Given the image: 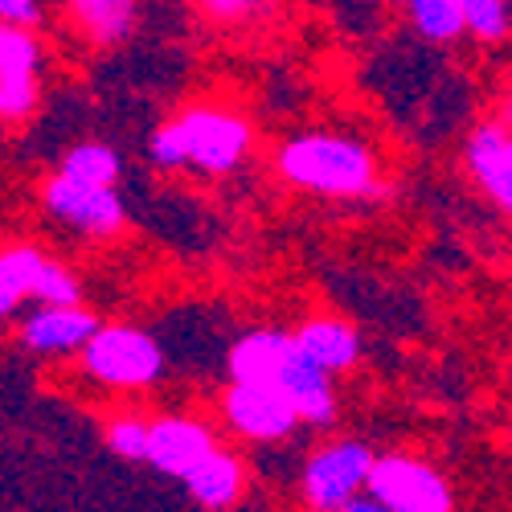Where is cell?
Returning <instances> with one entry per match:
<instances>
[{"label":"cell","mask_w":512,"mask_h":512,"mask_svg":"<svg viewBox=\"0 0 512 512\" xmlns=\"http://www.w3.org/2000/svg\"><path fill=\"white\" fill-rule=\"evenodd\" d=\"M279 173L308 193L324 197H361L377 185V164L365 144L345 136H295L279 148Z\"/></svg>","instance_id":"cell-1"},{"label":"cell","mask_w":512,"mask_h":512,"mask_svg":"<svg viewBox=\"0 0 512 512\" xmlns=\"http://www.w3.org/2000/svg\"><path fill=\"white\" fill-rule=\"evenodd\" d=\"M78 353H82V369L115 390H144L164 369L156 336L132 324H99V332Z\"/></svg>","instance_id":"cell-2"},{"label":"cell","mask_w":512,"mask_h":512,"mask_svg":"<svg viewBox=\"0 0 512 512\" xmlns=\"http://www.w3.org/2000/svg\"><path fill=\"white\" fill-rule=\"evenodd\" d=\"M173 127L185 148V164L201 173H230L250 148V123L222 107H193L173 119Z\"/></svg>","instance_id":"cell-3"},{"label":"cell","mask_w":512,"mask_h":512,"mask_svg":"<svg viewBox=\"0 0 512 512\" xmlns=\"http://www.w3.org/2000/svg\"><path fill=\"white\" fill-rule=\"evenodd\" d=\"M373 463H377V455L357 439H340V443L320 447L304 467V500L324 512H345V504L357 492H369Z\"/></svg>","instance_id":"cell-4"},{"label":"cell","mask_w":512,"mask_h":512,"mask_svg":"<svg viewBox=\"0 0 512 512\" xmlns=\"http://www.w3.org/2000/svg\"><path fill=\"white\" fill-rule=\"evenodd\" d=\"M369 492L386 512H447L455 504L447 480L410 455H381L369 472Z\"/></svg>","instance_id":"cell-5"},{"label":"cell","mask_w":512,"mask_h":512,"mask_svg":"<svg viewBox=\"0 0 512 512\" xmlns=\"http://www.w3.org/2000/svg\"><path fill=\"white\" fill-rule=\"evenodd\" d=\"M41 201H46V209L54 213V218L70 222L74 230L91 234V238H111L123 226V201L115 197V189L74 181V177L62 173V168L46 181Z\"/></svg>","instance_id":"cell-6"},{"label":"cell","mask_w":512,"mask_h":512,"mask_svg":"<svg viewBox=\"0 0 512 512\" xmlns=\"http://www.w3.org/2000/svg\"><path fill=\"white\" fill-rule=\"evenodd\" d=\"M222 414L238 435H246L254 443L287 439L295 426L304 422L283 386H246V381H234L230 386V394L222 402Z\"/></svg>","instance_id":"cell-7"},{"label":"cell","mask_w":512,"mask_h":512,"mask_svg":"<svg viewBox=\"0 0 512 512\" xmlns=\"http://www.w3.org/2000/svg\"><path fill=\"white\" fill-rule=\"evenodd\" d=\"M213 451V435L197 418H181V414H164L152 422V443H148V459L160 476L185 480L193 467Z\"/></svg>","instance_id":"cell-8"},{"label":"cell","mask_w":512,"mask_h":512,"mask_svg":"<svg viewBox=\"0 0 512 512\" xmlns=\"http://www.w3.org/2000/svg\"><path fill=\"white\" fill-rule=\"evenodd\" d=\"M467 168L480 181V189L512 213V127L500 123H480L472 140H467Z\"/></svg>","instance_id":"cell-9"},{"label":"cell","mask_w":512,"mask_h":512,"mask_svg":"<svg viewBox=\"0 0 512 512\" xmlns=\"http://www.w3.org/2000/svg\"><path fill=\"white\" fill-rule=\"evenodd\" d=\"M95 332H99V320L87 308H78V304H46L41 312H33L25 320L21 340H25V349H33L41 357H62V353L82 349Z\"/></svg>","instance_id":"cell-10"},{"label":"cell","mask_w":512,"mask_h":512,"mask_svg":"<svg viewBox=\"0 0 512 512\" xmlns=\"http://www.w3.org/2000/svg\"><path fill=\"white\" fill-rule=\"evenodd\" d=\"M295 353V332H246L230 349V377L246 386H283V373Z\"/></svg>","instance_id":"cell-11"},{"label":"cell","mask_w":512,"mask_h":512,"mask_svg":"<svg viewBox=\"0 0 512 512\" xmlns=\"http://www.w3.org/2000/svg\"><path fill=\"white\" fill-rule=\"evenodd\" d=\"M283 390L291 394L295 410H300L304 422L312 426H328L336 418V394H332V373L312 361L308 353H300V345H295L291 353V365L283 373Z\"/></svg>","instance_id":"cell-12"},{"label":"cell","mask_w":512,"mask_h":512,"mask_svg":"<svg viewBox=\"0 0 512 512\" xmlns=\"http://www.w3.org/2000/svg\"><path fill=\"white\" fill-rule=\"evenodd\" d=\"M189 488V496L205 508H230L238 496H242V484H246V472H242V459L213 447L193 472L181 480Z\"/></svg>","instance_id":"cell-13"},{"label":"cell","mask_w":512,"mask_h":512,"mask_svg":"<svg viewBox=\"0 0 512 512\" xmlns=\"http://www.w3.org/2000/svg\"><path fill=\"white\" fill-rule=\"evenodd\" d=\"M295 345L300 353H308L312 361H320L328 373H340V369H353L357 357H361V336L353 324L345 320H308L300 332H295Z\"/></svg>","instance_id":"cell-14"},{"label":"cell","mask_w":512,"mask_h":512,"mask_svg":"<svg viewBox=\"0 0 512 512\" xmlns=\"http://www.w3.org/2000/svg\"><path fill=\"white\" fill-rule=\"evenodd\" d=\"M46 263H50L46 254H41L37 246H29V242L9 246L5 254H0V312L13 316L25 295L37 291V279H41V271H46Z\"/></svg>","instance_id":"cell-15"},{"label":"cell","mask_w":512,"mask_h":512,"mask_svg":"<svg viewBox=\"0 0 512 512\" xmlns=\"http://www.w3.org/2000/svg\"><path fill=\"white\" fill-rule=\"evenodd\" d=\"M70 13L78 29L99 46H115L132 33L136 21V0H70Z\"/></svg>","instance_id":"cell-16"},{"label":"cell","mask_w":512,"mask_h":512,"mask_svg":"<svg viewBox=\"0 0 512 512\" xmlns=\"http://www.w3.org/2000/svg\"><path fill=\"white\" fill-rule=\"evenodd\" d=\"M406 13L414 29L431 41H455L459 33H467V13L459 0H406Z\"/></svg>","instance_id":"cell-17"},{"label":"cell","mask_w":512,"mask_h":512,"mask_svg":"<svg viewBox=\"0 0 512 512\" xmlns=\"http://www.w3.org/2000/svg\"><path fill=\"white\" fill-rule=\"evenodd\" d=\"M62 173L74 181H87V185H107L115 189L119 181V156L107 144H78L62 156Z\"/></svg>","instance_id":"cell-18"},{"label":"cell","mask_w":512,"mask_h":512,"mask_svg":"<svg viewBox=\"0 0 512 512\" xmlns=\"http://www.w3.org/2000/svg\"><path fill=\"white\" fill-rule=\"evenodd\" d=\"M41 50L33 33H25V25H5L0 29V74H37Z\"/></svg>","instance_id":"cell-19"},{"label":"cell","mask_w":512,"mask_h":512,"mask_svg":"<svg viewBox=\"0 0 512 512\" xmlns=\"http://www.w3.org/2000/svg\"><path fill=\"white\" fill-rule=\"evenodd\" d=\"M148 443H152V422L136 414H119L107 422V447L119 459H148Z\"/></svg>","instance_id":"cell-20"},{"label":"cell","mask_w":512,"mask_h":512,"mask_svg":"<svg viewBox=\"0 0 512 512\" xmlns=\"http://www.w3.org/2000/svg\"><path fill=\"white\" fill-rule=\"evenodd\" d=\"M467 13V33L480 41H496L508 33V0H459Z\"/></svg>","instance_id":"cell-21"},{"label":"cell","mask_w":512,"mask_h":512,"mask_svg":"<svg viewBox=\"0 0 512 512\" xmlns=\"http://www.w3.org/2000/svg\"><path fill=\"white\" fill-rule=\"evenodd\" d=\"M37 107V74H0V111L5 119H25Z\"/></svg>","instance_id":"cell-22"},{"label":"cell","mask_w":512,"mask_h":512,"mask_svg":"<svg viewBox=\"0 0 512 512\" xmlns=\"http://www.w3.org/2000/svg\"><path fill=\"white\" fill-rule=\"evenodd\" d=\"M33 300H41V304H78V300H82V291H78V279H74L62 263L50 259L46 271H41V279H37Z\"/></svg>","instance_id":"cell-23"},{"label":"cell","mask_w":512,"mask_h":512,"mask_svg":"<svg viewBox=\"0 0 512 512\" xmlns=\"http://www.w3.org/2000/svg\"><path fill=\"white\" fill-rule=\"evenodd\" d=\"M148 160L156 168H185V148H181V136L173 123H164L160 132H152L148 140Z\"/></svg>","instance_id":"cell-24"},{"label":"cell","mask_w":512,"mask_h":512,"mask_svg":"<svg viewBox=\"0 0 512 512\" xmlns=\"http://www.w3.org/2000/svg\"><path fill=\"white\" fill-rule=\"evenodd\" d=\"M0 13H5V25H37L41 5L37 0H0Z\"/></svg>","instance_id":"cell-25"},{"label":"cell","mask_w":512,"mask_h":512,"mask_svg":"<svg viewBox=\"0 0 512 512\" xmlns=\"http://www.w3.org/2000/svg\"><path fill=\"white\" fill-rule=\"evenodd\" d=\"M201 5H205L209 17L230 21V17H246V13H254L259 5H267V0H201Z\"/></svg>","instance_id":"cell-26"},{"label":"cell","mask_w":512,"mask_h":512,"mask_svg":"<svg viewBox=\"0 0 512 512\" xmlns=\"http://www.w3.org/2000/svg\"><path fill=\"white\" fill-rule=\"evenodd\" d=\"M504 123H508V127H512V99H508V103H504Z\"/></svg>","instance_id":"cell-27"}]
</instances>
